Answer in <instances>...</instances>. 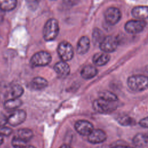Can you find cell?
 I'll use <instances>...</instances> for the list:
<instances>
[{"label": "cell", "mask_w": 148, "mask_h": 148, "mask_svg": "<svg viewBox=\"0 0 148 148\" xmlns=\"http://www.w3.org/2000/svg\"><path fill=\"white\" fill-rule=\"evenodd\" d=\"M127 85L132 91L141 92L148 88V76L143 75H135L128 77Z\"/></svg>", "instance_id": "6da1fadb"}, {"label": "cell", "mask_w": 148, "mask_h": 148, "mask_svg": "<svg viewBox=\"0 0 148 148\" xmlns=\"http://www.w3.org/2000/svg\"><path fill=\"white\" fill-rule=\"evenodd\" d=\"M59 32L58 21L55 18H50L47 21L43 27V36L46 41H51L55 39Z\"/></svg>", "instance_id": "7a4b0ae2"}, {"label": "cell", "mask_w": 148, "mask_h": 148, "mask_svg": "<svg viewBox=\"0 0 148 148\" xmlns=\"http://www.w3.org/2000/svg\"><path fill=\"white\" fill-rule=\"evenodd\" d=\"M116 102H110L99 98L92 103V108L97 112L99 113H108L113 112L117 108Z\"/></svg>", "instance_id": "3957f363"}, {"label": "cell", "mask_w": 148, "mask_h": 148, "mask_svg": "<svg viewBox=\"0 0 148 148\" xmlns=\"http://www.w3.org/2000/svg\"><path fill=\"white\" fill-rule=\"evenodd\" d=\"M51 61V56L50 53L45 51L36 53L30 60L31 64L34 66H46Z\"/></svg>", "instance_id": "277c9868"}, {"label": "cell", "mask_w": 148, "mask_h": 148, "mask_svg": "<svg viewBox=\"0 0 148 148\" xmlns=\"http://www.w3.org/2000/svg\"><path fill=\"white\" fill-rule=\"evenodd\" d=\"M146 26V22L143 20H131L124 25V29L127 32L136 34L142 32Z\"/></svg>", "instance_id": "5b68a950"}, {"label": "cell", "mask_w": 148, "mask_h": 148, "mask_svg": "<svg viewBox=\"0 0 148 148\" xmlns=\"http://www.w3.org/2000/svg\"><path fill=\"white\" fill-rule=\"evenodd\" d=\"M58 54L62 61H68L71 60L74 54L73 49L71 44L68 42H61L57 48Z\"/></svg>", "instance_id": "8992f818"}, {"label": "cell", "mask_w": 148, "mask_h": 148, "mask_svg": "<svg viewBox=\"0 0 148 148\" xmlns=\"http://www.w3.org/2000/svg\"><path fill=\"white\" fill-rule=\"evenodd\" d=\"M117 38L111 35L105 36L102 42L99 43L100 49L105 53H109L114 51L118 46Z\"/></svg>", "instance_id": "52a82bcc"}, {"label": "cell", "mask_w": 148, "mask_h": 148, "mask_svg": "<svg viewBox=\"0 0 148 148\" xmlns=\"http://www.w3.org/2000/svg\"><path fill=\"white\" fill-rule=\"evenodd\" d=\"M121 13L119 8L116 7L108 8L104 13L106 22L111 25L116 24L121 19Z\"/></svg>", "instance_id": "ba28073f"}, {"label": "cell", "mask_w": 148, "mask_h": 148, "mask_svg": "<svg viewBox=\"0 0 148 148\" xmlns=\"http://www.w3.org/2000/svg\"><path fill=\"white\" fill-rule=\"evenodd\" d=\"M27 117L26 112L23 110L13 112L6 119V122L12 126H17L23 123Z\"/></svg>", "instance_id": "9c48e42d"}, {"label": "cell", "mask_w": 148, "mask_h": 148, "mask_svg": "<svg viewBox=\"0 0 148 148\" xmlns=\"http://www.w3.org/2000/svg\"><path fill=\"white\" fill-rule=\"evenodd\" d=\"M76 131L81 135H88L94 130L93 125L87 120H79L75 124Z\"/></svg>", "instance_id": "30bf717a"}, {"label": "cell", "mask_w": 148, "mask_h": 148, "mask_svg": "<svg viewBox=\"0 0 148 148\" xmlns=\"http://www.w3.org/2000/svg\"><path fill=\"white\" fill-rule=\"evenodd\" d=\"M106 139V134L102 130H93L88 135V141L92 144H98L105 142Z\"/></svg>", "instance_id": "8fae6325"}, {"label": "cell", "mask_w": 148, "mask_h": 148, "mask_svg": "<svg viewBox=\"0 0 148 148\" xmlns=\"http://www.w3.org/2000/svg\"><path fill=\"white\" fill-rule=\"evenodd\" d=\"M54 69L58 76L61 78H65L68 76L70 73V67L65 61H61L57 62Z\"/></svg>", "instance_id": "7c38bea8"}, {"label": "cell", "mask_w": 148, "mask_h": 148, "mask_svg": "<svg viewBox=\"0 0 148 148\" xmlns=\"http://www.w3.org/2000/svg\"><path fill=\"white\" fill-rule=\"evenodd\" d=\"M132 16L136 18L144 20L148 18V6H137L131 10Z\"/></svg>", "instance_id": "4fadbf2b"}, {"label": "cell", "mask_w": 148, "mask_h": 148, "mask_svg": "<svg viewBox=\"0 0 148 148\" xmlns=\"http://www.w3.org/2000/svg\"><path fill=\"white\" fill-rule=\"evenodd\" d=\"M90 46L89 38L86 36H83L79 40L77 46L76 51L79 54H84L88 51Z\"/></svg>", "instance_id": "5bb4252c"}, {"label": "cell", "mask_w": 148, "mask_h": 148, "mask_svg": "<svg viewBox=\"0 0 148 148\" xmlns=\"http://www.w3.org/2000/svg\"><path fill=\"white\" fill-rule=\"evenodd\" d=\"M110 56L105 52L97 53L92 57L93 63L97 66H103L106 64L110 60Z\"/></svg>", "instance_id": "9a60e30c"}, {"label": "cell", "mask_w": 148, "mask_h": 148, "mask_svg": "<svg viewBox=\"0 0 148 148\" xmlns=\"http://www.w3.org/2000/svg\"><path fill=\"white\" fill-rule=\"evenodd\" d=\"M98 73L97 69L93 65H87L84 66L81 72V76L84 79H90L95 77Z\"/></svg>", "instance_id": "2e32d148"}, {"label": "cell", "mask_w": 148, "mask_h": 148, "mask_svg": "<svg viewBox=\"0 0 148 148\" xmlns=\"http://www.w3.org/2000/svg\"><path fill=\"white\" fill-rule=\"evenodd\" d=\"M132 142L133 144L136 147H148V135L138 134L134 137Z\"/></svg>", "instance_id": "e0dca14e"}, {"label": "cell", "mask_w": 148, "mask_h": 148, "mask_svg": "<svg viewBox=\"0 0 148 148\" xmlns=\"http://www.w3.org/2000/svg\"><path fill=\"white\" fill-rule=\"evenodd\" d=\"M48 86V82L41 77H34L30 83V86L32 88L36 90L44 89Z\"/></svg>", "instance_id": "ac0fdd59"}, {"label": "cell", "mask_w": 148, "mask_h": 148, "mask_svg": "<svg viewBox=\"0 0 148 148\" xmlns=\"http://www.w3.org/2000/svg\"><path fill=\"white\" fill-rule=\"evenodd\" d=\"M22 105V101L18 98H10L4 103V107L9 110H13L17 109Z\"/></svg>", "instance_id": "d6986e66"}, {"label": "cell", "mask_w": 148, "mask_h": 148, "mask_svg": "<svg viewBox=\"0 0 148 148\" xmlns=\"http://www.w3.org/2000/svg\"><path fill=\"white\" fill-rule=\"evenodd\" d=\"M17 5V0H0V9L4 12L14 9Z\"/></svg>", "instance_id": "ffe728a7"}, {"label": "cell", "mask_w": 148, "mask_h": 148, "mask_svg": "<svg viewBox=\"0 0 148 148\" xmlns=\"http://www.w3.org/2000/svg\"><path fill=\"white\" fill-rule=\"evenodd\" d=\"M32 131L28 128H21L18 130L17 136L25 142L29 141L33 137Z\"/></svg>", "instance_id": "44dd1931"}, {"label": "cell", "mask_w": 148, "mask_h": 148, "mask_svg": "<svg viewBox=\"0 0 148 148\" xmlns=\"http://www.w3.org/2000/svg\"><path fill=\"white\" fill-rule=\"evenodd\" d=\"M23 92L24 89L23 87L18 84L12 85L10 90V94L12 98H18L23 95Z\"/></svg>", "instance_id": "7402d4cb"}, {"label": "cell", "mask_w": 148, "mask_h": 148, "mask_svg": "<svg viewBox=\"0 0 148 148\" xmlns=\"http://www.w3.org/2000/svg\"><path fill=\"white\" fill-rule=\"evenodd\" d=\"M104 38H105L104 34L100 29H99L98 28H95L93 29L92 39V42L94 44L99 45V43L102 42V40Z\"/></svg>", "instance_id": "603a6c76"}, {"label": "cell", "mask_w": 148, "mask_h": 148, "mask_svg": "<svg viewBox=\"0 0 148 148\" xmlns=\"http://www.w3.org/2000/svg\"><path fill=\"white\" fill-rule=\"evenodd\" d=\"M99 98L110 102H116L118 98L116 94L109 91H103L99 94Z\"/></svg>", "instance_id": "cb8c5ba5"}, {"label": "cell", "mask_w": 148, "mask_h": 148, "mask_svg": "<svg viewBox=\"0 0 148 148\" xmlns=\"http://www.w3.org/2000/svg\"><path fill=\"white\" fill-rule=\"evenodd\" d=\"M117 121L120 125L124 126L131 125L134 124V120L128 116H120L119 118H117Z\"/></svg>", "instance_id": "d4e9b609"}, {"label": "cell", "mask_w": 148, "mask_h": 148, "mask_svg": "<svg viewBox=\"0 0 148 148\" xmlns=\"http://www.w3.org/2000/svg\"><path fill=\"white\" fill-rule=\"evenodd\" d=\"M12 145L15 147H27V142L20 139L18 136H14L12 140Z\"/></svg>", "instance_id": "484cf974"}, {"label": "cell", "mask_w": 148, "mask_h": 148, "mask_svg": "<svg viewBox=\"0 0 148 148\" xmlns=\"http://www.w3.org/2000/svg\"><path fill=\"white\" fill-rule=\"evenodd\" d=\"M12 132V130L8 127H3L0 129V133L3 136H9Z\"/></svg>", "instance_id": "4316f807"}, {"label": "cell", "mask_w": 148, "mask_h": 148, "mask_svg": "<svg viewBox=\"0 0 148 148\" xmlns=\"http://www.w3.org/2000/svg\"><path fill=\"white\" fill-rule=\"evenodd\" d=\"M27 5L30 8L32 9H35L37 7L38 5L39 1L38 0H25Z\"/></svg>", "instance_id": "83f0119b"}, {"label": "cell", "mask_w": 148, "mask_h": 148, "mask_svg": "<svg viewBox=\"0 0 148 148\" xmlns=\"http://www.w3.org/2000/svg\"><path fill=\"white\" fill-rule=\"evenodd\" d=\"M139 125L144 128H148V116L141 119L139 122Z\"/></svg>", "instance_id": "f1b7e54d"}, {"label": "cell", "mask_w": 148, "mask_h": 148, "mask_svg": "<svg viewBox=\"0 0 148 148\" xmlns=\"http://www.w3.org/2000/svg\"><path fill=\"white\" fill-rule=\"evenodd\" d=\"M64 3L67 6H74L76 5L79 2V0H62Z\"/></svg>", "instance_id": "f546056e"}, {"label": "cell", "mask_w": 148, "mask_h": 148, "mask_svg": "<svg viewBox=\"0 0 148 148\" xmlns=\"http://www.w3.org/2000/svg\"><path fill=\"white\" fill-rule=\"evenodd\" d=\"M4 18V11L0 9V24L3 21Z\"/></svg>", "instance_id": "4dcf8cb0"}, {"label": "cell", "mask_w": 148, "mask_h": 148, "mask_svg": "<svg viewBox=\"0 0 148 148\" xmlns=\"http://www.w3.org/2000/svg\"><path fill=\"white\" fill-rule=\"evenodd\" d=\"M3 142V135L0 133V145H2V143Z\"/></svg>", "instance_id": "1f68e13d"}]
</instances>
